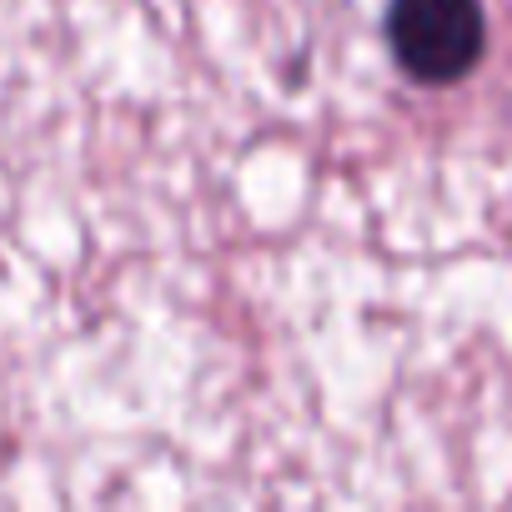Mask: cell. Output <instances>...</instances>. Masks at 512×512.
Wrapping results in <instances>:
<instances>
[{
	"instance_id": "6da1fadb",
	"label": "cell",
	"mask_w": 512,
	"mask_h": 512,
	"mask_svg": "<svg viewBox=\"0 0 512 512\" xmlns=\"http://www.w3.org/2000/svg\"><path fill=\"white\" fill-rule=\"evenodd\" d=\"M387 46L412 81L447 86L482 61L487 21L477 0H392Z\"/></svg>"
}]
</instances>
